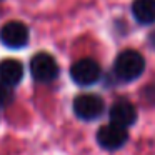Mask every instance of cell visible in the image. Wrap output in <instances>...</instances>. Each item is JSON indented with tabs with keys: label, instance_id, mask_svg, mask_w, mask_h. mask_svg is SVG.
Masks as SVG:
<instances>
[{
	"label": "cell",
	"instance_id": "1",
	"mask_svg": "<svg viewBox=\"0 0 155 155\" xmlns=\"http://www.w3.org/2000/svg\"><path fill=\"white\" fill-rule=\"evenodd\" d=\"M145 70V58L137 50H124L115 60V74L120 80L130 82L142 75Z\"/></svg>",
	"mask_w": 155,
	"mask_h": 155
},
{
	"label": "cell",
	"instance_id": "2",
	"mask_svg": "<svg viewBox=\"0 0 155 155\" xmlns=\"http://www.w3.org/2000/svg\"><path fill=\"white\" fill-rule=\"evenodd\" d=\"M30 74L32 77L37 82H42V84H47V82H52L54 78H57L58 75V65L55 62V58L52 57L50 54H45V52H40V54H35L30 60Z\"/></svg>",
	"mask_w": 155,
	"mask_h": 155
},
{
	"label": "cell",
	"instance_id": "3",
	"mask_svg": "<svg viewBox=\"0 0 155 155\" xmlns=\"http://www.w3.org/2000/svg\"><path fill=\"white\" fill-rule=\"evenodd\" d=\"M105 110V104L102 97L95 94H82L74 100V112L82 120H95Z\"/></svg>",
	"mask_w": 155,
	"mask_h": 155
},
{
	"label": "cell",
	"instance_id": "4",
	"mask_svg": "<svg viewBox=\"0 0 155 155\" xmlns=\"http://www.w3.org/2000/svg\"><path fill=\"white\" fill-rule=\"evenodd\" d=\"M70 77L77 85H92L100 78V65L94 58H80L72 65Z\"/></svg>",
	"mask_w": 155,
	"mask_h": 155
},
{
	"label": "cell",
	"instance_id": "5",
	"mask_svg": "<svg viewBox=\"0 0 155 155\" xmlns=\"http://www.w3.org/2000/svg\"><path fill=\"white\" fill-rule=\"evenodd\" d=\"M127 130L124 127H118L115 124L102 125L97 132V142L105 150H117L127 142Z\"/></svg>",
	"mask_w": 155,
	"mask_h": 155
},
{
	"label": "cell",
	"instance_id": "6",
	"mask_svg": "<svg viewBox=\"0 0 155 155\" xmlns=\"http://www.w3.org/2000/svg\"><path fill=\"white\" fill-rule=\"evenodd\" d=\"M0 40L8 48H22L28 42V28L22 22H8L0 28Z\"/></svg>",
	"mask_w": 155,
	"mask_h": 155
},
{
	"label": "cell",
	"instance_id": "7",
	"mask_svg": "<svg viewBox=\"0 0 155 155\" xmlns=\"http://www.w3.org/2000/svg\"><path fill=\"white\" fill-rule=\"evenodd\" d=\"M110 124L118 127H130L137 120V110L128 100H118L110 107Z\"/></svg>",
	"mask_w": 155,
	"mask_h": 155
},
{
	"label": "cell",
	"instance_id": "8",
	"mask_svg": "<svg viewBox=\"0 0 155 155\" xmlns=\"http://www.w3.org/2000/svg\"><path fill=\"white\" fill-rule=\"evenodd\" d=\"M24 77V65L15 58H5L0 62V82L7 87L17 85Z\"/></svg>",
	"mask_w": 155,
	"mask_h": 155
},
{
	"label": "cell",
	"instance_id": "9",
	"mask_svg": "<svg viewBox=\"0 0 155 155\" xmlns=\"http://www.w3.org/2000/svg\"><path fill=\"white\" fill-rule=\"evenodd\" d=\"M132 14L138 24H153L155 22V0H134Z\"/></svg>",
	"mask_w": 155,
	"mask_h": 155
},
{
	"label": "cell",
	"instance_id": "10",
	"mask_svg": "<svg viewBox=\"0 0 155 155\" xmlns=\"http://www.w3.org/2000/svg\"><path fill=\"white\" fill-rule=\"evenodd\" d=\"M10 100H12V90L7 87V85H4L2 82H0V107L7 105Z\"/></svg>",
	"mask_w": 155,
	"mask_h": 155
},
{
	"label": "cell",
	"instance_id": "11",
	"mask_svg": "<svg viewBox=\"0 0 155 155\" xmlns=\"http://www.w3.org/2000/svg\"><path fill=\"white\" fill-rule=\"evenodd\" d=\"M150 44H152V45H153V47H155V32H153V34L150 35Z\"/></svg>",
	"mask_w": 155,
	"mask_h": 155
}]
</instances>
